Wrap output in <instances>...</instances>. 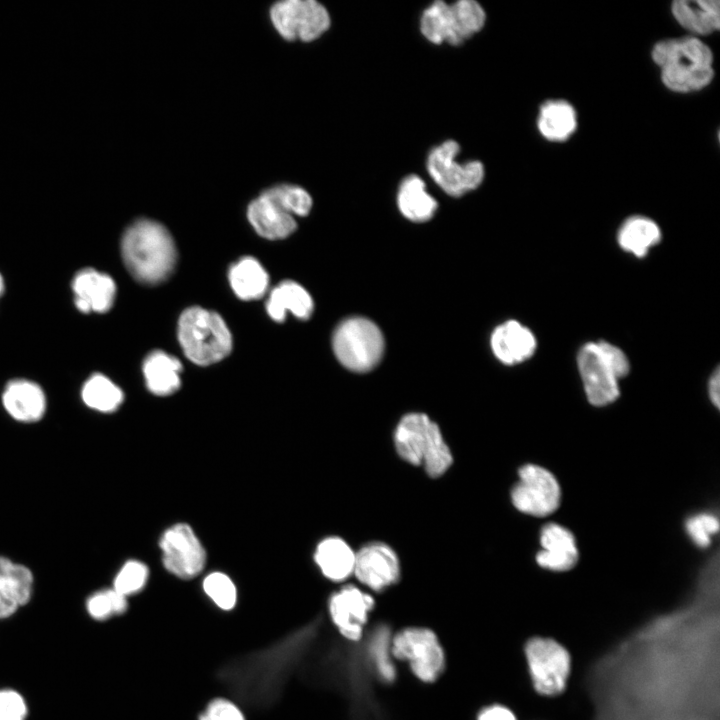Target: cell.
<instances>
[{"instance_id":"6da1fadb","label":"cell","mask_w":720,"mask_h":720,"mask_svg":"<svg viewBox=\"0 0 720 720\" xmlns=\"http://www.w3.org/2000/svg\"><path fill=\"white\" fill-rule=\"evenodd\" d=\"M298 634V633H297ZM298 635L234 660L221 670V680L234 694L255 707L274 703L288 678L300 648Z\"/></svg>"},{"instance_id":"7a4b0ae2","label":"cell","mask_w":720,"mask_h":720,"mask_svg":"<svg viewBox=\"0 0 720 720\" xmlns=\"http://www.w3.org/2000/svg\"><path fill=\"white\" fill-rule=\"evenodd\" d=\"M663 84L676 93H691L707 87L714 78L713 53L694 36L665 39L651 52Z\"/></svg>"},{"instance_id":"3957f363","label":"cell","mask_w":720,"mask_h":720,"mask_svg":"<svg viewBox=\"0 0 720 720\" xmlns=\"http://www.w3.org/2000/svg\"><path fill=\"white\" fill-rule=\"evenodd\" d=\"M121 253L131 275L145 284L165 280L176 262V249L169 231L149 219H139L126 229Z\"/></svg>"},{"instance_id":"277c9868","label":"cell","mask_w":720,"mask_h":720,"mask_svg":"<svg viewBox=\"0 0 720 720\" xmlns=\"http://www.w3.org/2000/svg\"><path fill=\"white\" fill-rule=\"evenodd\" d=\"M394 445L405 462L423 465L431 478L442 476L453 463L439 426L424 413H408L400 419L394 431Z\"/></svg>"},{"instance_id":"5b68a950","label":"cell","mask_w":720,"mask_h":720,"mask_svg":"<svg viewBox=\"0 0 720 720\" xmlns=\"http://www.w3.org/2000/svg\"><path fill=\"white\" fill-rule=\"evenodd\" d=\"M178 339L187 358L197 365H210L231 351L232 338L224 320L215 312L191 307L178 322Z\"/></svg>"},{"instance_id":"8992f818","label":"cell","mask_w":720,"mask_h":720,"mask_svg":"<svg viewBox=\"0 0 720 720\" xmlns=\"http://www.w3.org/2000/svg\"><path fill=\"white\" fill-rule=\"evenodd\" d=\"M333 349L346 368L366 372L380 361L384 339L375 323L366 318L352 317L337 327L333 336Z\"/></svg>"},{"instance_id":"52a82bcc","label":"cell","mask_w":720,"mask_h":720,"mask_svg":"<svg viewBox=\"0 0 720 720\" xmlns=\"http://www.w3.org/2000/svg\"><path fill=\"white\" fill-rule=\"evenodd\" d=\"M393 658L408 663L413 674L421 681H436L445 669L443 647L431 629L407 627L392 636Z\"/></svg>"},{"instance_id":"ba28073f","label":"cell","mask_w":720,"mask_h":720,"mask_svg":"<svg viewBox=\"0 0 720 720\" xmlns=\"http://www.w3.org/2000/svg\"><path fill=\"white\" fill-rule=\"evenodd\" d=\"M524 650L535 690L545 696L562 693L571 668L566 648L551 638L534 637Z\"/></svg>"},{"instance_id":"9c48e42d","label":"cell","mask_w":720,"mask_h":720,"mask_svg":"<svg viewBox=\"0 0 720 720\" xmlns=\"http://www.w3.org/2000/svg\"><path fill=\"white\" fill-rule=\"evenodd\" d=\"M459 152V144L447 140L431 150L426 162L428 173L435 183L453 197H460L479 187L485 175L480 161L459 163Z\"/></svg>"},{"instance_id":"30bf717a","label":"cell","mask_w":720,"mask_h":720,"mask_svg":"<svg viewBox=\"0 0 720 720\" xmlns=\"http://www.w3.org/2000/svg\"><path fill=\"white\" fill-rule=\"evenodd\" d=\"M519 481L511 491L514 507L527 515L545 517L557 510L561 489L555 476L536 465H523L518 472Z\"/></svg>"},{"instance_id":"8fae6325","label":"cell","mask_w":720,"mask_h":720,"mask_svg":"<svg viewBox=\"0 0 720 720\" xmlns=\"http://www.w3.org/2000/svg\"><path fill=\"white\" fill-rule=\"evenodd\" d=\"M275 29L286 40L313 41L330 26L327 9L315 0H285L270 9Z\"/></svg>"},{"instance_id":"7c38bea8","label":"cell","mask_w":720,"mask_h":720,"mask_svg":"<svg viewBox=\"0 0 720 720\" xmlns=\"http://www.w3.org/2000/svg\"><path fill=\"white\" fill-rule=\"evenodd\" d=\"M159 547L165 569L180 579H192L205 567L206 551L193 528L186 523L168 527L161 535Z\"/></svg>"},{"instance_id":"4fadbf2b","label":"cell","mask_w":720,"mask_h":720,"mask_svg":"<svg viewBox=\"0 0 720 720\" xmlns=\"http://www.w3.org/2000/svg\"><path fill=\"white\" fill-rule=\"evenodd\" d=\"M577 363L587 399L592 405L606 406L619 397V379L597 342L587 343L580 349Z\"/></svg>"},{"instance_id":"5bb4252c","label":"cell","mask_w":720,"mask_h":720,"mask_svg":"<svg viewBox=\"0 0 720 720\" xmlns=\"http://www.w3.org/2000/svg\"><path fill=\"white\" fill-rule=\"evenodd\" d=\"M374 598L354 585H345L331 595L328 610L333 624L346 639H361Z\"/></svg>"},{"instance_id":"9a60e30c","label":"cell","mask_w":720,"mask_h":720,"mask_svg":"<svg viewBox=\"0 0 720 720\" xmlns=\"http://www.w3.org/2000/svg\"><path fill=\"white\" fill-rule=\"evenodd\" d=\"M353 574L369 589L379 592L400 578V562L396 552L386 543L370 542L355 552Z\"/></svg>"},{"instance_id":"2e32d148","label":"cell","mask_w":720,"mask_h":720,"mask_svg":"<svg viewBox=\"0 0 720 720\" xmlns=\"http://www.w3.org/2000/svg\"><path fill=\"white\" fill-rule=\"evenodd\" d=\"M71 288L74 304L82 313H105L113 306L116 296L112 277L88 267L74 275Z\"/></svg>"},{"instance_id":"e0dca14e","label":"cell","mask_w":720,"mask_h":720,"mask_svg":"<svg viewBox=\"0 0 720 720\" xmlns=\"http://www.w3.org/2000/svg\"><path fill=\"white\" fill-rule=\"evenodd\" d=\"M34 577L24 564L0 555V619L14 615L31 600Z\"/></svg>"},{"instance_id":"ac0fdd59","label":"cell","mask_w":720,"mask_h":720,"mask_svg":"<svg viewBox=\"0 0 720 720\" xmlns=\"http://www.w3.org/2000/svg\"><path fill=\"white\" fill-rule=\"evenodd\" d=\"M542 549L536 561L542 568L563 572L573 568L578 561V549L574 535L567 528L549 523L540 533Z\"/></svg>"},{"instance_id":"d6986e66","label":"cell","mask_w":720,"mask_h":720,"mask_svg":"<svg viewBox=\"0 0 720 720\" xmlns=\"http://www.w3.org/2000/svg\"><path fill=\"white\" fill-rule=\"evenodd\" d=\"M2 404L14 420L22 423L39 421L47 407L43 389L27 379L9 381L2 393Z\"/></svg>"},{"instance_id":"ffe728a7","label":"cell","mask_w":720,"mask_h":720,"mask_svg":"<svg viewBox=\"0 0 720 720\" xmlns=\"http://www.w3.org/2000/svg\"><path fill=\"white\" fill-rule=\"evenodd\" d=\"M537 341L529 328L515 320L497 326L491 335V348L504 364L514 365L529 359Z\"/></svg>"},{"instance_id":"44dd1931","label":"cell","mask_w":720,"mask_h":720,"mask_svg":"<svg viewBox=\"0 0 720 720\" xmlns=\"http://www.w3.org/2000/svg\"><path fill=\"white\" fill-rule=\"evenodd\" d=\"M671 12L678 24L694 37L710 35L720 28L718 0H676Z\"/></svg>"},{"instance_id":"7402d4cb","label":"cell","mask_w":720,"mask_h":720,"mask_svg":"<svg viewBox=\"0 0 720 720\" xmlns=\"http://www.w3.org/2000/svg\"><path fill=\"white\" fill-rule=\"evenodd\" d=\"M247 216L256 232L268 239L285 238L297 227L292 215L262 194L249 204Z\"/></svg>"},{"instance_id":"603a6c76","label":"cell","mask_w":720,"mask_h":720,"mask_svg":"<svg viewBox=\"0 0 720 720\" xmlns=\"http://www.w3.org/2000/svg\"><path fill=\"white\" fill-rule=\"evenodd\" d=\"M314 560L326 578L342 582L353 574L355 552L344 539L330 536L318 543Z\"/></svg>"},{"instance_id":"cb8c5ba5","label":"cell","mask_w":720,"mask_h":720,"mask_svg":"<svg viewBox=\"0 0 720 720\" xmlns=\"http://www.w3.org/2000/svg\"><path fill=\"white\" fill-rule=\"evenodd\" d=\"M537 128L551 142H564L577 128V113L565 100H548L539 109Z\"/></svg>"},{"instance_id":"d4e9b609","label":"cell","mask_w":720,"mask_h":720,"mask_svg":"<svg viewBox=\"0 0 720 720\" xmlns=\"http://www.w3.org/2000/svg\"><path fill=\"white\" fill-rule=\"evenodd\" d=\"M266 310L269 316L278 322L285 319L287 310L300 319H308L313 312V300L302 286L287 280L272 290Z\"/></svg>"},{"instance_id":"484cf974","label":"cell","mask_w":720,"mask_h":720,"mask_svg":"<svg viewBox=\"0 0 720 720\" xmlns=\"http://www.w3.org/2000/svg\"><path fill=\"white\" fill-rule=\"evenodd\" d=\"M181 370L179 360L163 351L151 352L143 363L146 386L158 396H167L178 390Z\"/></svg>"},{"instance_id":"4316f807","label":"cell","mask_w":720,"mask_h":720,"mask_svg":"<svg viewBox=\"0 0 720 720\" xmlns=\"http://www.w3.org/2000/svg\"><path fill=\"white\" fill-rule=\"evenodd\" d=\"M397 205L402 215L413 222L428 221L438 207L436 200L427 192L424 181L417 175H409L401 181Z\"/></svg>"},{"instance_id":"83f0119b","label":"cell","mask_w":720,"mask_h":720,"mask_svg":"<svg viewBox=\"0 0 720 720\" xmlns=\"http://www.w3.org/2000/svg\"><path fill=\"white\" fill-rule=\"evenodd\" d=\"M486 14L482 6L473 0H460L449 4L447 14L450 45H459L479 32L485 25Z\"/></svg>"},{"instance_id":"f1b7e54d","label":"cell","mask_w":720,"mask_h":720,"mask_svg":"<svg viewBox=\"0 0 720 720\" xmlns=\"http://www.w3.org/2000/svg\"><path fill=\"white\" fill-rule=\"evenodd\" d=\"M660 239L659 226L645 216H632L625 220L617 235L620 247L637 257L645 256Z\"/></svg>"},{"instance_id":"f546056e","label":"cell","mask_w":720,"mask_h":720,"mask_svg":"<svg viewBox=\"0 0 720 720\" xmlns=\"http://www.w3.org/2000/svg\"><path fill=\"white\" fill-rule=\"evenodd\" d=\"M235 294L243 300L260 298L268 287V275L252 257H243L234 263L228 273Z\"/></svg>"},{"instance_id":"4dcf8cb0","label":"cell","mask_w":720,"mask_h":720,"mask_svg":"<svg viewBox=\"0 0 720 720\" xmlns=\"http://www.w3.org/2000/svg\"><path fill=\"white\" fill-rule=\"evenodd\" d=\"M81 398L90 409L111 413L123 402L122 390L103 374L91 375L83 384Z\"/></svg>"},{"instance_id":"1f68e13d","label":"cell","mask_w":720,"mask_h":720,"mask_svg":"<svg viewBox=\"0 0 720 720\" xmlns=\"http://www.w3.org/2000/svg\"><path fill=\"white\" fill-rule=\"evenodd\" d=\"M392 635L385 626L378 627L368 642V655L378 677L391 682L395 679L396 668L391 650Z\"/></svg>"},{"instance_id":"d6a6232c","label":"cell","mask_w":720,"mask_h":720,"mask_svg":"<svg viewBox=\"0 0 720 720\" xmlns=\"http://www.w3.org/2000/svg\"><path fill=\"white\" fill-rule=\"evenodd\" d=\"M261 194L292 216H306L312 207L309 193L296 185H277L264 190Z\"/></svg>"},{"instance_id":"836d02e7","label":"cell","mask_w":720,"mask_h":720,"mask_svg":"<svg viewBox=\"0 0 720 720\" xmlns=\"http://www.w3.org/2000/svg\"><path fill=\"white\" fill-rule=\"evenodd\" d=\"M128 609V599L113 588L95 591L86 600V610L96 621L120 616Z\"/></svg>"},{"instance_id":"e575fe53","label":"cell","mask_w":720,"mask_h":720,"mask_svg":"<svg viewBox=\"0 0 720 720\" xmlns=\"http://www.w3.org/2000/svg\"><path fill=\"white\" fill-rule=\"evenodd\" d=\"M203 590L212 602L224 611L232 610L237 602V589L232 579L223 572L215 571L203 580Z\"/></svg>"},{"instance_id":"d590c367","label":"cell","mask_w":720,"mask_h":720,"mask_svg":"<svg viewBox=\"0 0 720 720\" xmlns=\"http://www.w3.org/2000/svg\"><path fill=\"white\" fill-rule=\"evenodd\" d=\"M448 5L444 1H435L424 10L421 16V33L433 44L446 43Z\"/></svg>"},{"instance_id":"8d00e7d4","label":"cell","mask_w":720,"mask_h":720,"mask_svg":"<svg viewBox=\"0 0 720 720\" xmlns=\"http://www.w3.org/2000/svg\"><path fill=\"white\" fill-rule=\"evenodd\" d=\"M149 577L148 567L141 561L129 560L123 564L113 581V589L124 595H134L146 585Z\"/></svg>"},{"instance_id":"74e56055","label":"cell","mask_w":720,"mask_h":720,"mask_svg":"<svg viewBox=\"0 0 720 720\" xmlns=\"http://www.w3.org/2000/svg\"><path fill=\"white\" fill-rule=\"evenodd\" d=\"M685 528L695 545L701 548L709 546L711 536L719 530V521L710 513H699L686 520Z\"/></svg>"},{"instance_id":"f35d334b","label":"cell","mask_w":720,"mask_h":720,"mask_svg":"<svg viewBox=\"0 0 720 720\" xmlns=\"http://www.w3.org/2000/svg\"><path fill=\"white\" fill-rule=\"evenodd\" d=\"M28 705L24 696L11 688L0 689V720H26Z\"/></svg>"},{"instance_id":"ab89813d","label":"cell","mask_w":720,"mask_h":720,"mask_svg":"<svg viewBox=\"0 0 720 720\" xmlns=\"http://www.w3.org/2000/svg\"><path fill=\"white\" fill-rule=\"evenodd\" d=\"M198 720H246L243 712L227 698L211 700L200 713Z\"/></svg>"},{"instance_id":"60d3db41","label":"cell","mask_w":720,"mask_h":720,"mask_svg":"<svg viewBox=\"0 0 720 720\" xmlns=\"http://www.w3.org/2000/svg\"><path fill=\"white\" fill-rule=\"evenodd\" d=\"M597 344L602 355L607 360L618 379L626 376L629 372L630 365L625 353L617 346H614L606 341H599Z\"/></svg>"},{"instance_id":"b9f144b4","label":"cell","mask_w":720,"mask_h":720,"mask_svg":"<svg viewBox=\"0 0 720 720\" xmlns=\"http://www.w3.org/2000/svg\"><path fill=\"white\" fill-rule=\"evenodd\" d=\"M477 720H517L514 713L507 707L494 704L485 707L478 714Z\"/></svg>"},{"instance_id":"7bdbcfd3","label":"cell","mask_w":720,"mask_h":720,"mask_svg":"<svg viewBox=\"0 0 720 720\" xmlns=\"http://www.w3.org/2000/svg\"><path fill=\"white\" fill-rule=\"evenodd\" d=\"M720 374L719 370L716 369L715 372L712 374L709 384H708V393L710 396V400L712 403L719 407L720 402Z\"/></svg>"},{"instance_id":"ee69618b","label":"cell","mask_w":720,"mask_h":720,"mask_svg":"<svg viewBox=\"0 0 720 720\" xmlns=\"http://www.w3.org/2000/svg\"><path fill=\"white\" fill-rule=\"evenodd\" d=\"M3 291H4V279L0 273V296L2 295Z\"/></svg>"}]
</instances>
